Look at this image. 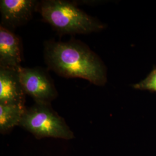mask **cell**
<instances>
[{
  "instance_id": "1",
  "label": "cell",
  "mask_w": 156,
  "mask_h": 156,
  "mask_svg": "<svg viewBox=\"0 0 156 156\" xmlns=\"http://www.w3.org/2000/svg\"><path fill=\"white\" fill-rule=\"evenodd\" d=\"M44 57L48 69L62 77L82 78L100 86L106 83V68L104 62L81 41H46Z\"/></svg>"
},
{
  "instance_id": "2",
  "label": "cell",
  "mask_w": 156,
  "mask_h": 156,
  "mask_svg": "<svg viewBox=\"0 0 156 156\" xmlns=\"http://www.w3.org/2000/svg\"><path fill=\"white\" fill-rule=\"evenodd\" d=\"M37 12L45 22L62 35L87 34L100 31L106 27L99 20L79 9L73 1H41Z\"/></svg>"
},
{
  "instance_id": "3",
  "label": "cell",
  "mask_w": 156,
  "mask_h": 156,
  "mask_svg": "<svg viewBox=\"0 0 156 156\" xmlns=\"http://www.w3.org/2000/svg\"><path fill=\"white\" fill-rule=\"evenodd\" d=\"M19 126L38 138H54L71 140L73 131L49 104L37 103L26 108Z\"/></svg>"
},
{
  "instance_id": "4",
  "label": "cell",
  "mask_w": 156,
  "mask_h": 156,
  "mask_svg": "<svg viewBox=\"0 0 156 156\" xmlns=\"http://www.w3.org/2000/svg\"><path fill=\"white\" fill-rule=\"evenodd\" d=\"M19 73L26 94L31 97L35 102L50 104L58 96L54 82L45 69L21 67Z\"/></svg>"
},
{
  "instance_id": "5",
  "label": "cell",
  "mask_w": 156,
  "mask_h": 156,
  "mask_svg": "<svg viewBox=\"0 0 156 156\" xmlns=\"http://www.w3.org/2000/svg\"><path fill=\"white\" fill-rule=\"evenodd\" d=\"M39 1L35 0H1V25L10 30L28 22L37 12Z\"/></svg>"
},
{
  "instance_id": "6",
  "label": "cell",
  "mask_w": 156,
  "mask_h": 156,
  "mask_svg": "<svg viewBox=\"0 0 156 156\" xmlns=\"http://www.w3.org/2000/svg\"><path fill=\"white\" fill-rule=\"evenodd\" d=\"M25 95L19 69L0 68V104L24 105Z\"/></svg>"
},
{
  "instance_id": "7",
  "label": "cell",
  "mask_w": 156,
  "mask_h": 156,
  "mask_svg": "<svg viewBox=\"0 0 156 156\" xmlns=\"http://www.w3.org/2000/svg\"><path fill=\"white\" fill-rule=\"evenodd\" d=\"M19 38L11 30L0 26V68L19 69L21 66Z\"/></svg>"
},
{
  "instance_id": "8",
  "label": "cell",
  "mask_w": 156,
  "mask_h": 156,
  "mask_svg": "<svg viewBox=\"0 0 156 156\" xmlns=\"http://www.w3.org/2000/svg\"><path fill=\"white\" fill-rule=\"evenodd\" d=\"M26 109L22 105L0 104V133L5 134L19 126Z\"/></svg>"
},
{
  "instance_id": "9",
  "label": "cell",
  "mask_w": 156,
  "mask_h": 156,
  "mask_svg": "<svg viewBox=\"0 0 156 156\" xmlns=\"http://www.w3.org/2000/svg\"><path fill=\"white\" fill-rule=\"evenodd\" d=\"M133 87L135 89L147 90L151 93H156V67H154L144 80L133 85Z\"/></svg>"
}]
</instances>
